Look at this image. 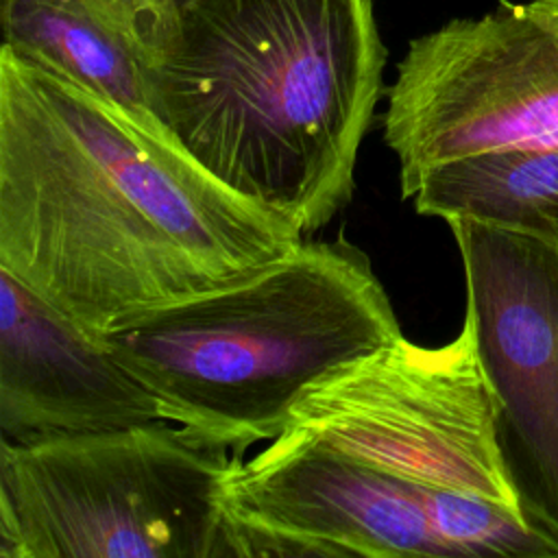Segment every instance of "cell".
Listing matches in <instances>:
<instances>
[{
    "label": "cell",
    "instance_id": "obj_10",
    "mask_svg": "<svg viewBox=\"0 0 558 558\" xmlns=\"http://www.w3.org/2000/svg\"><path fill=\"white\" fill-rule=\"evenodd\" d=\"M0 22L4 46L70 76L168 135L155 116L140 48L92 0H2Z\"/></svg>",
    "mask_w": 558,
    "mask_h": 558
},
{
    "label": "cell",
    "instance_id": "obj_11",
    "mask_svg": "<svg viewBox=\"0 0 558 558\" xmlns=\"http://www.w3.org/2000/svg\"><path fill=\"white\" fill-rule=\"evenodd\" d=\"M421 216L558 235V142L488 150L427 168L410 196Z\"/></svg>",
    "mask_w": 558,
    "mask_h": 558
},
{
    "label": "cell",
    "instance_id": "obj_2",
    "mask_svg": "<svg viewBox=\"0 0 558 558\" xmlns=\"http://www.w3.org/2000/svg\"><path fill=\"white\" fill-rule=\"evenodd\" d=\"M386 57L373 0H187L146 72L174 144L310 235L351 201Z\"/></svg>",
    "mask_w": 558,
    "mask_h": 558
},
{
    "label": "cell",
    "instance_id": "obj_1",
    "mask_svg": "<svg viewBox=\"0 0 558 558\" xmlns=\"http://www.w3.org/2000/svg\"><path fill=\"white\" fill-rule=\"evenodd\" d=\"M290 220L70 76L0 48V268L92 338L286 255Z\"/></svg>",
    "mask_w": 558,
    "mask_h": 558
},
{
    "label": "cell",
    "instance_id": "obj_9",
    "mask_svg": "<svg viewBox=\"0 0 558 558\" xmlns=\"http://www.w3.org/2000/svg\"><path fill=\"white\" fill-rule=\"evenodd\" d=\"M163 421L100 340L0 268V440L31 442Z\"/></svg>",
    "mask_w": 558,
    "mask_h": 558
},
{
    "label": "cell",
    "instance_id": "obj_8",
    "mask_svg": "<svg viewBox=\"0 0 558 558\" xmlns=\"http://www.w3.org/2000/svg\"><path fill=\"white\" fill-rule=\"evenodd\" d=\"M423 490L333 451L270 440L235 462L225 512L235 558H449Z\"/></svg>",
    "mask_w": 558,
    "mask_h": 558
},
{
    "label": "cell",
    "instance_id": "obj_6",
    "mask_svg": "<svg viewBox=\"0 0 558 558\" xmlns=\"http://www.w3.org/2000/svg\"><path fill=\"white\" fill-rule=\"evenodd\" d=\"M386 100L405 201L436 163L558 142V0H501L412 39Z\"/></svg>",
    "mask_w": 558,
    "mask_h": 558
},
{
    "label": "cell",
    "instance_id": "obj_4",
    "mask_svg": "<svg viewBox=\"0 0 558 558\" xmlns=\"http://www.w3.org/2000/svg\"><path fill=\"white\" fill-rule=\"evenodd\" d=\"M240 458L168 421L0 440V558H235Z\"/></svg>",
    "mask_w": 558,
    "mask_h": 558
},
{
    "label": "cell",
    "instance_id": "obj_12",
    "mask_svg": "<svg viewBox=\"0 0 558 558\" xmlns=\"http://www.w3.org/2000/svg\"><path fill=\"white\" fill-rule=\"evenodd\" d=\"M423 499L449 558H558V545L510 506L429 486Z\"/></svg>",
    "mask_w": 558,
    "mask_h": 558
},
{
    "label": "cell",
    "instance_id": "obj_13",
    "mask_svg": "<svg viewBox=\"0 0 558 558\" xmlns=\"http://www.w3.org/2000/svg\"><path fill=\"white\" fill-rule=\"evenodd\" d=\"M140 48L146 68L168 46L179 17L177 0H92Z\"/></svg>",
    "mask_w": 558,
    "mask_h": 558
},
{
    "label": "cell",
    "instance_id": "obj_3",
    "mask_svg": "<svg viewBox=\"0 0 558 558\" xmlns=\"http://www.w3.org/2000/svg\"><path fill=\"white\" fill-rule=\"evenodd\" d=\"M401 327L368 255L338 235L113 323L102 347L155 397L161 418L242 456L275 440L312 384Z\"/></svg>",
    "mask_w": 558,
    "mask_h": 558
},
{
    "label": "cell",
    "instance_id": "obj_14",
    "mask_svg": "<svg viewBox=\"0 0 558 558\" xmlns=\"http://www.w3.org/2000/svg\"><path fill=\"white\" fill-rule=\"evenodd\" d=\"M183 2H187V0H177V4H183Z\"/></svg>",
    "mask_w": 558,
    "mask_h": 558
},
{
    "label": "cell",
    "instance_id": "obj_15",
    "mask_svg": "<svg viewBox=\"0 0 558 558\" xmlns=\"http://www.w3.org/2000/svg\"><path fill=\"white\" fill-rule=\"evenodd\" d=\"M551 240H556V242H558V235H556V238H551Z\"/></svg>",
    "mask_w": 558,
    "mask_h": 558
},
{
    "label": "cell",
    "instance_id": "obj_7",
    "mask_svg": "<svg viewBox=\"0 0 558 558\" xmlns=\"http://www.w3.org/2000/svg\"><path fill=\"white\" fill-rule=\"evenodd\" d=\"M445 222L506 475L527 523L558 545V242L462 216Z\"/></svg>",
    "mask_w": 558,
    "mask_h": 558
},
{
    "label": "cell",
    "instance_id": "obj_5",
    "mask_svg": "<svg viewBox=\"0 0 558 558\" xmlns=\"http://www.w3.org/2000/svg\"><path fill=\"white\" fill-rule=\"evenodd\" d=\"M275 442L333 451L410 484L486 497L521 512L466 320L442 347L399 336L336 368L303 390Z\"/></svg>",
    "mask_w": 558,
    "mask_h": 558
}]
</instances>
